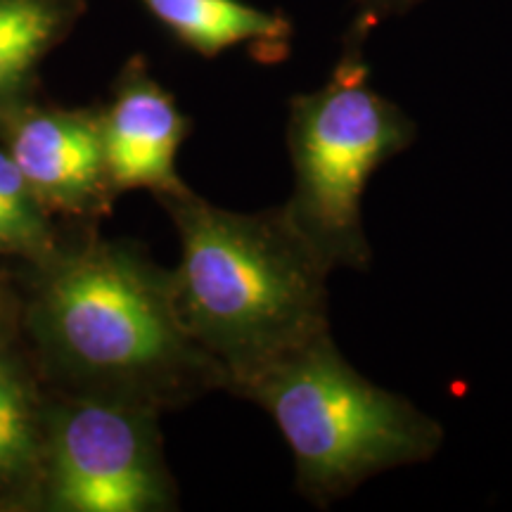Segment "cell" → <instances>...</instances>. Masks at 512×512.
I'll return each instance as SVG.
<instances>
[{"label": "cell", "mask_w": 512, "mask_h": 512, "mask_svg": "<svg viewBox=\"0 0 512 512\" xmlns=\"http://www.w3.org/2000/svg\"><path fill=\"white\" fill-rule=\"evenodd\" d=\"M164 200L181 235L171 275L178 318L223 370L226 389L330 332V268L283 207L240 214L190 190Z\"/></svg>", "instance_id": "6da1fadb"}, {"label": "cell", "mask_w": 512, "mask_h": 512, "mask_svg": "<svg viewBox=\"0 0 512 512\" xmlns=\"http://www.w3.org/2000/svg\"><path fill=\"white\" fill-rule=\"evenodd\" d=\"M43 330L57 356L117 396L152 408L226 375L178 318L171 275L119 245H86L64 256L43 287Z\"/></svg>", "instance_id": "7a4b0ae2"}, {"label": "cell", "mask_w": 512, "mask_h": 512, "mask_svg": "<svg viewBox=\"0 0 512 512\" xmlns=\"http://www.w3.org/2000/svg\"><path fill=\"white\" fill-rule=\"evenodd\" d=\"M233 394L271 415L292 451L297 491L318 508L384 470L427 463L444 444L437 420L358 373L330 332L238 384Z\"/></svg>", "instance_id": "3957f363"}, {"label": "cell", "mask_w": 512, "mask_h": 512, "mask_svg": "<svg viewBox=\"0 0 512 512\" xmlns=\"http://www.w3.org/2000/svg\"><path fill=\"white\" fill-rule=\"evenodd\" d=\"M413 140V119L373 91L356 46L344 53L323 88L292 98L287 150L294 190L283 211L330 271L370 268L363 192L375 171Z\"/></svg>", "instance_id": "277c9868"}, {"label": "cell", "mask_w": 512, "mask_h": 512, "mask_svg": "<svg viewBox=\"0 0 512 512\" xmlns=\"http://www.w3.org/2000/svg\"><path fill=\"white\" fill-rule=\"evenodd\" d=\"M50 494L72 512L169 508L174 491L147 406L95 394L64 408L50 434Z\"/></svg>", "instance_id": "5b68a950"}, {"label": "cell", "mask_w": 512, "mask_h": 512, "mask_svg": "<svg viewBox=\"0 0 512 512\" xmlns=\"http://www.w3.org/2000/svg\"><path fill=\"white\" fill-rule=\"evenodd\" d=\"M102 117L107 174L114 190L147 188L162 197L188 188L176 171V157L190 131L174 95L133 64L121 79L110 110Z\"/></svg>", "instance_id": "8992f818"}, {"label": "cell", "mask_w": 512, "mask_h": 512, "mask_svg": "<svg viewBox=\"0 0 512 512\" xmlns=\"http://www.w3.org/2000/svg\"><path fill=\"white\" fill-rule=\"evenodd\" d=\"M8 155L38 202L95 209L114 190L107 174L100 114H27L12 126Z\"/></svg>", "instance_id": "52a82bcc"}, {"label": "cell", "mask_w": 512, "mask_h": 512, "mask_svg": "<svg viewBox=\"0 0 512 512\" xmlns=\"http://www.w3.org/2000/svg\"><path fill=\"white\" fill-rule=\"evenodd\" d=\"M185 46L204 57L252 46L264 62L283 60L290 48L292 24L278 12H266L245 0H140Z\"/></svg>", "instance_id": "ba28073f"}, {"label": "cell", "mask_w": 512, "mask_h": 512, "mask_svg": "<svg viewBox=\"0 0 512 512\" xmlns=\"http://www.w3.org/2000/svg\"><path fill=\"white\" fill-rule=\"evenodd\" d=\"M62 19L64 10L57 0H0V107L22 91Z\"/></svg>", "instance_id": "9c48e42d"}, {"label": "cell", "mask_w": 512, "mask_h": 512, "mask_svg": "<svg viewBox=\"0 0 512 512\" xmlns=\"http://www.w3.org/2000/svg\"><path fill=\"white\" fill-rule=\"evenodd\" d=\"M50 242L34 192L8 152H0V252H41Z\"/></svg>", "instance_id": "30bf717a"}, {"label": "cell", "mask_w": 512, "mask_h": 512, "mask_svg": "<svg viewBox=\"0 0 512 512\" xmlns=\"http://www.w3.org/2000/svg\"><path fill=\"white\" fill-rule=\"evenodd\" d=\"M34 415L29 394L8 361L0 356V479H15L34 460Z\"/></svg>", "instance_id": "8fae6325"}, {"label": "cell", "mask_w": 512, "mask_h": 512, "mask_svg": "<svg viewBox=\"0 0 512 512\" xmlns=\"http://www.w3.org/2000/svg\"><path fill=\"white\" fill-rule=\"evenodd\" d=\"M408 3H411V0H368V8L387 12L394 8H403V5H408Z\"/></svg>", "instance_id": "7c38bea8"}]
</instances>
